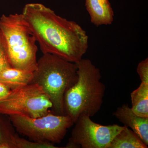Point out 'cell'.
<instances>
[{"instance_id":"obj_6","label":"cell","mask_w":148,"mask_h":148,"mask_svg":"<svg viewBox=\"0 0 148 148\" xmlns=\"http://www.w3.org/2000/svg\"><path fill=\"white\" fill-rule=\"evenodd\" d=\"M52 108L47 94L34 83L11 90L0 100V113L8 116L20 115L37 118L52 112Z\"/></svg>"},{"instance_id":"obj_11","label":"cell","mask_w":148,"mask_h":148,"mask_svg":"<svg viewBox=\"0 0 148 148\" xmlns=\"http://www.w3.org/2000/svg\"><path fill=\"white\" fill-rule=\"evenodd\" d=\"M141 138L132 130L125 126L114 138L109 148H147Z\"/></svg>"},{"instance_id":"obj_8","label":"cell","mask_w":148,"mask_h":148,"mask_svg":"<svg viewBox=\"0 0 148 148\" xmlns=\"http://www.w3.org/2000/svg\"><path fill=\"white\" fill-rule=\"evenodd\" d=\"M113 115L124 126L130 127L148 146V117L136 114L127 104H123L118 108L114 112Z\"/></svg>"},{"instance_id":"obj_10","label":"cell","mask_w":148,"mask_h":148,"mask_svg":"<svg viewBox=\"0 0 148 148\" xmlns=\"http://www.w3.org/2000/svg\"><path fill=\"white\" fill-rule=\"evenodd\" d=\"M33 77V72L12 67L6 68L0 72V83L10 90L29 84Z\"/></svg>"},{"instance_id":"obj_3","label":"cell","mask_w":148,"mask_h":148,"mask_svg":"<svg viewBox=\"0 0 148 148\" xmlns=\"http://www.w3.org/2000/svg\"><path fill=\"white\" fill-rule=\"evenodd\" d=\"M33 73L31 83L38 85L47 94L54 114L64 115V95L77 79L76 64L45 53L38 60L36 69Z\"/></svg>"},{"instance_id":"obj_13","label":"cell","mask_w":148,"mask_h":148,"mask_svg":"<svg viewBox=\"0 0 148 148\" xmlns=\"http://www.w3.org/2000/svg\"><path fill=\"white\" fill-rule=\"evenodd\" d=\"M14 130L9 116L0 113V148H16Z\"/></svg>"},{"instance_id":"obj_2","label":"cell","mask_w":148,"mask_h":148,"mask_svg":"<svg viewBox=\"0 0 148 148\" xmlns=\"http://www.w3.org/2000/svg\"><path fill=\"white\" fill-rule=\"evenodd\" d=\"M76 64L77 79L66 91L64 99V115L71 118L74 123L80 116L91 117L100 111L106 90L101 71L92 61L82 58Z\"/></svg>"},{"instance_id":"obj_15","label":"cell","mask_w":148,"mask_h":148,"mask_svg":"<svg viewBox=\"0 0 148 148\" xmlns=\"http://www.w3.org/2000/svg\"><path fill=\"white\" fill-rule=\"evenodd\" d=\"M11 67L9 60L8 51L5 38L0 30V72Z\"/></svg>"},{"instance_id":"obj_16","label":"cell","mask_w":148,"mask_h":148,"mask_svg":"<svg viewBox=\"0 0 148 148\" xmlns=\"http://www.w3.org/2000/svg\"><path fill=\"white\" fill-rule=\"evenodd\" d=\"M137 72L141 82L148 83V58L143 60L138 64Z\"/></svg>"},{"instance_id":"obj_17","label":"cell","mask_w":148,"mask_h":148,"mask_svg":"<svg viewBox=\"0 0 148 148\" xmlns=\"http://www.w3.org/2000/svg\"><path fill=\"white\" fill-rule=\"evenodd\" d=\"M10 89L0 83V100L7 95Z\"/></svg>"},{"instance_id":"obj_12","label":"cell","mask_w":148,"mask_h":148,"mask_svg":"<svg viewBox=\"0 0 148 148\" xmlns=\"http://www.w3.org/2000/svg\"><path fill=\"white\" fill-rule=\"evenodd\" d=\"M130 97L132 111L139 116L148 117V83L141 82Z\"/></svg>"},{"instance_id":"obj_5","label":"cell","mask_w":148,"mask_h":148,"mask_svg":"<svg viewBox=\"0 0 148 148\" xmlns=\"http://www.w3.org/2000/svg\"><path fill=\"white\" fill-rule=\"evenodd\" d=\"M8 116L18 133L33 141L53 144L61 143L68 130L74 124L70 116L53 112L37 118L20 115Z\"/></svg>"},{"instance_id":"obj_14","label":"cell","mask_w":148,"mask_h":148,"mask_svg":"<svg viewBox=\"0 0 148 148\" xmlns=\"http://www.w3.org/2000/svg\"><path fill=\"white\" fill-rule=\"evenodd\" d=\"M16 148H57L54 144L47 143L36 142L20 138L16 135L15 138Z\"/></svg>"},{"instance_id":"obj_7","label":"cell","mask_w":148,"mask_h":148,"mask_svg":"<svg viewBox=\"0 0 148 148\" xmlns=\"http://www.w3.org/2000/svg\"><path fill=\"white\" fill-rule=\"evenodd\" d=\"M74 124L66 148H109L114 138L125 127L98 124L85 115L79 116Z\"/></svg>"},{"instance_id":"obj_1","label":"cell","mask_w":148,"mask_h":148,"mask_svg":"<svg viewBox=\"0 0 148 148\" xmlns=\"http://www.w3.org/2000/svg\"><path fill=\"white\" fill-rule=\"evenodd\" d=\"M22 14L43 54L50 53L76 63L87 51L88 36L75 21L38 3L27 4Z\"/></svg>"},{"instance_id":"obj_9","label":"cell","mask_w":148,"mask_h":148,"mask_svg":"<svg viewBox=\"0 0 148 148\" xmlns=\"http://www.w3.org/2000/svg\"><path fill=\"white\" fill-rule=\"evenodd\" d=\"M85 6L92 24L96 27L112 24L114 12L109 0H85Z\"/></svg>"},{"instance_id":"obj_4","label":"cell","mask_w":148,"mask_h":148,"mask_svg":"<svg viewBox=\"0 0 148 148\" xmlns=\"http://www.w3.org/2000/svg\"><path fill=\"white\" fill-rule=\"evenodd\" d=\"M0 30L5 38L11 67L34 71L38 61L36 40L22 14H3Z\"/></svg>"}]
</instances>
